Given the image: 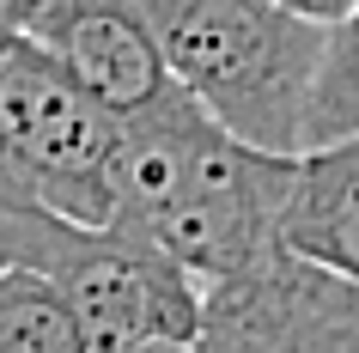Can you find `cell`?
<instances>
[{"instance_id": "1", "label": "cell", "mask_w": 359, "mask_h": 353, "mask_svg": "<svg viewBox=\"0 0 359 353\" xmlns=\"http://www.w3.org/2000/svg\"><path fill=\"white\" fill-rule=\"evenodd\" d=\"M292 171L299 152H268L231 134L177 79L147 110L122 116L116 220L152 232L201 286H213L286 244Z\"/></svg>"}, {"instance_id": "2", "label": "cell", "mask_w": 359, "mask_h": 353, "mask_svg": "<svg viewBox=\"0 0 359 353\" xmlns=\"http://www.w3.org/2000/svg\"><path fill=\"white\" fill-rule=\"evenodd\" d=\"M0 256L37 268L79 323L86 353L201 347L208 293L165 244L128 220H67L0 195Z\"/></svg>"}, {"instance_id": "3", "label": "cell", "mask_w": 359, "mask_h": 353, "mask_svg": "<svg viewBox=\"0 0 359 353\" xmlns=\"http://www.w3.org/2000/svg\"><path fill=\"white\" fill-rule=\"evenodd\" d=\"M183 79L231 134L268 152H304V116L329 25L286 0H140Z\"/></svg>"}, {"instance_id": "4", "label": "cell", "mask_w": 359, "mask_h": 353, "mask_svg": "<svg viewBox=\"0 0 359 353\" xmlns=\"http://www.w3.org/2000/svg\"><path fill=\"white\" fill-rule=\"evenodd\" d=\"M122 116L31 31L0 49V195L67 220H116Z\"/></svg>"}, {"instance_id": "5", "label": "cell", "mask_w": 359, "mask_h": 353, "mask_svg": "<svg viewBox=\"0 0 359 353\" xmlns=\"http://www.w3.org/2000/svg\"><path fill=\"white\" fill-rule=\"evenodd\" d=\"M201 293V347L213 353H359V274H341L292 244Z\"/></svg>"}, {"instance_id": "6", "label": "cell", "mask_w": 359, "mask_h": 353, "mask_svg": "<svg viewBox=\"0 0 359 353\" xmlns=\"http://www.w3.org/2000/svg\"><path fill=\"white\" fill-rule=\"evenodd\" d=\"M19 31L55 49L116 116L147 110L177 86L140 0H19Z\"/></svg>"}, {"instance_id": "7", "label": "cell", "mask_w": 359, "mask_h": 353, "mask_svg": "<svg viewBox=\"0 0 359 353\" xmlns=\"http://www.w3.org/2000/svg\"><path fill=\"white\" fill-rule=\"evenodd\" d=\"M286 244L341 274H359V134L299 152L286 195Z\"/></svg>"}, {"instance_id": "8", "label": "cell", "mask_w": 359, "mask_h": 353, "mask_svg": "<svg viewBox=\"0 0 359 353\" xmlns=\"http://www.w3.org/2000/svg\"><path fill=\"white\" fill-rule=\"evenodd\" d=\"M79 323L67 298L25 262L0 256V353H79Z\"/></svg>"}, {"instance_id": "9", "label": "cell", "mask_w": 359, "mask_h": 353, "mask_svg": "<svg viewBox=\"0 0 359 353\" xmlns=\"http://www.w3.org/2000/svg\"><path fill=\"white\" fill-rule=\"evenodd\" d=\"M347 134H359V0L329 25L323 74L311 92V116H304V147H329Z\"/></svg>"}, {"instance_id": "10", "label": "cell", "mask_w": 359, "mask_h": 353, "mask_svg": "<svg viewBox=\"0 0 359 353\" xmlns=\"http://www.w3.org/2000/svg\"><path fill=\"white\" fill-rule=\"evenodd\" d=\"M286 6H299V13H311V19H323V25H335L353 0H286Z\"/></svg>"}, {"instance_id": "11", "label": "cell", "mask_w": 359, "mask_h": 353, "mask_svg": "<svg viewBox=\"0 0 359 353\" xmlns=\"http://www.w3.org/2000/svg\"><path fill=\"white\" fill-rule=\"evenodd\" d=\"M19 37V0H0V49Z\"/></svg>"}]
</instances>
